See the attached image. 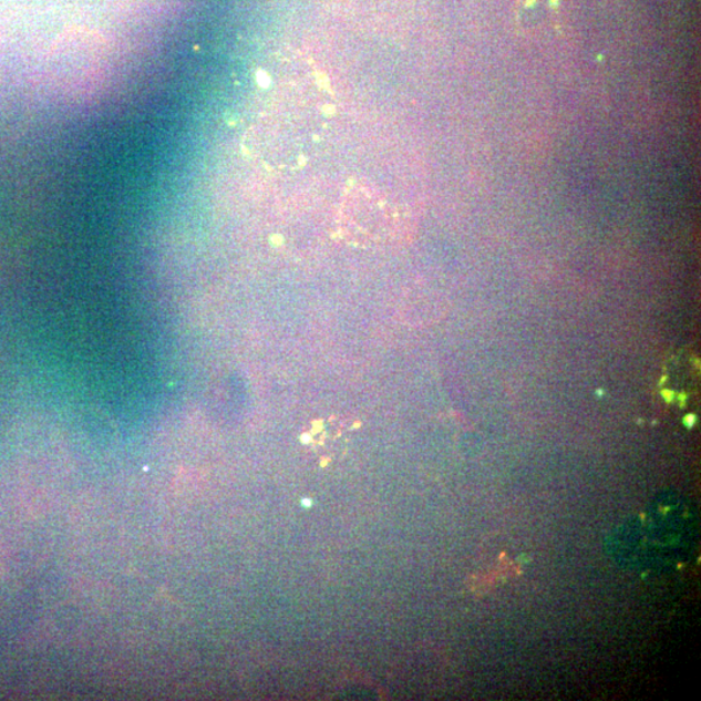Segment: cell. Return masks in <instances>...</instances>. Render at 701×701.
I'll use <instances>...</instances> for the list:
<instances>
[{"label": "cell", "mask_w": 701, "mask_h": 701, "mask_svg": "<svg viewBox=\"0 0 701 701\" xmlns=\"http://www.w3.org/2000/svg\"><path fill=\"white\" fill-rule=\"evenodd\" d=\"M102 37L70 32L59 38L51 58L55 60L56 86L65 94L84 95L100 85L105 59Z\"/></svg>", "instance_id": "6da1fadb"}, {"label": "cell", "mask_w": 701, "mask_h": 701, "mask_svg": "<svg viewBox=\"0 0 701 701\" xmlns=\"http://www.w3.org/2000/svg\"><path fill=\"white\" fill-rule=\"evenodd\" d=\"M358 424L350 417L330 416L312 422L303 441L316 456L322 460L341 457L349 447Z\"/></svg>", "instance_id": "7a4b0ae2"}]
</instances>
